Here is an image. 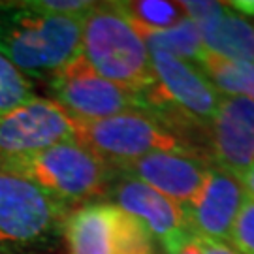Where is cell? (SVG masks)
Segmentation results:
<instances>
[{
  "label": "cell",
  "instance_id": "cell-1",
  "mask_svg": "<svg viewBox=\"0 0 254 254\" xmlns=\"http://www.w3.org/2000/svg\"><path fill=\"white\" fill-rule=\"evenodd\" d=\"M0 53L28 79H49L81 53V19L0 2Z\"/></svg>",
  "mask_w": 254,
  "mask_h": 254
},
{
  "label": "cell",
  "instance_id": "cell-2",
  "mask_svg": "<svg viewBox=\"0 0 254 254\" xmlns=\"http://www.w3.org/2000/svg\"><path fill=\"white\" fill-rule=\"evenodd\" d=\"M81 55L94 72L141 100L154 85L151 53L117 2H94L81 19Z\"/></svg>",
  "mask_w": 254,
  "mask_h": 254
},
{
  "label": "cell",
  "instance_id": "cell-3",
  "mask_svg": "<svg viewBox=\"0 0 254 254\" xmlns=\"http://www.w3.org/2000/svg\"><path fill=\"white\" fill-rule=\"evenodd\" d=\"M0 172L27 179L49 198L70 209L104 196L117 173L77 141H64L36 153L0 158Z\"/></svg>",
  "mask_w": 254,
  "mask_h": 254
},
{
  "label": "cell",
  "instance_id": "cell-4",
  "mask_svg": "<svg viewBox=\"0 0 254 254\" xmlns=\"http://www.w3.org/2000/svg\"><path fill=\"white\" fill-rule=\"evenodd\" d=\"M72 209L27 179L0 172V254H42L63 239Z\"/></svg>",
  "mask_w": 254,
  "mask_h": 254
},
{
  "label": "cell",
  "instance_id": "cell-5",
  "mask_svg": "<svg viewBox=\"0 0 254 254\" xmlns=\"http://www.w3.org/2000/svg\"><path fill=\"white\" fill-rule=\"evenodd\" d=\"M75 141L111 166L115 172L151 153L187 151L164 121L145 109L127 111L96 121L75 119Z\"/></svg>",
  "mask_w": 254,
  "mask_h": 254
},
{
  "label": "cell",
  "instance_id": "cell-6",
  "mask_svg": "<svg viewBox=\"0 0 254 254\" xmlns=\"http://www.w3.org/2000/svg\"><path fill=\"white\" fill-rule=\"evenodd\" d=\"M68 254H156L147 228L113 201L72 209L63 228Z\"/></svg>",
  "mask_w": 254,
  "mask_h": 254
},
{
  "label": "cell",
  "instance_id": "cell-7",
  "mask_svg": "<svg viewBox=\"0 0 254 254\" xmlns=\"http://www.w3.org/2000/svg\"><path fill=\"white\" fill-rule=\"evenodd\" d=\"M47 89L51 100L77 121H96L145 109L137 94L96 73L81 53L47 79Z\"/></svg>",
  "mask_w": 254,
  "mask_h": 254
},
{
  "label": "cell",
  "instance_id": "cell-8",
  "mask_svg": "<svg viewBox=\"0 0 254 254\" xmlns=\"http://www.w3.org/2000/svg\"><path fill=\"white\" fill-rule=\"evenodd\" d=\"M153 64L154 85L145 92V108L170 109L192 123L209 125L215 117L222 96L201 72L183 59L160 51H149Z\"/></svg>",
  "mask_w": 254,
  "mask_h": 254
},
{
  "label": "cell",
  "instance_id": "cell-9",
  "mask_svg": "<svg viewBox=\"0 0 254 254\" xmlns=\"http://www.w3.org/2000/svg\"><path fill=\"white\" fill-rule=\"evenodd\" d=\"M75 141V119L51 98L34 96L0 115V158L36 153Z\"/></svg>",
  "mask_w": 254,
  "mask_h": 254
},
{
  "label": "cell",
  "instance_id": "cell-10",
  "mask_svg": "<svg viewBox=\"0 0 254 254\" xmlns=\"http://www.w3.org/2000/svg\"><path fill=\"white\" fill-rule=\"evenodd\" d=\"M109 190L113 203L137 218L153 239L166 249V254H175L194 237L185 207L145 183L123 175V179L111 185Z\"/></svg>",
  "mask_w": 254,
  "mask_h": 254
},
{
  "label": "cell",
  "instance_id": "cell-11",
  "mask_svg": "<svg viewBox=\"0 0 254 254\" xmlns=\"http://www.w3.org/2000/svg\"><path fill=\"white\" fill-rule=\"evenodd\" d=\"M245 198L247 190L237 175L209 166L198 196L185 207L192 234L222 243L228 241Z\"/></svg>",
  "mask_w": 254,
  "mask_h": 254
},
{
  "label": "cell",
  "instance_id": "cell-12",
  "mask_svg": "<svg viewBox=\"0 0 254 254\" xmlns=\"http://www.w3.org/2000/svg\"><path fill=\"white\" fill-rule=\"evenodd\" d=\"M209 127L217 168L241 177L254 164V102L243 96H222Z\"/></svg>",
  "mask_w": 254,
  "mask_h": 254
},
{
  "label": "cell",
  "instance_id": "cell-13",
  "mask_svg": "<svg viewBox=\"0 0 254 254\" xmlns=\"http://www.w3.org/2000/svg\"><path fill=\"white\" fill-rule=\"evenodd\" d=\"M207 164L189 154V151L151 153L119 172L145 183L166 198L187 207L200 192Z\"/></svg>",
  "mask_w": 254,
  "mask_h": 254
},
{
  "label": "cell",
  "instance_id": "cell-14",
  "mask_svg": "<svg viewBox=\"0 0 254 254\" xmlns=\"http://www.w3.org/2000/svg\"><path fill=\"white\" fill-rule=\"evenodd\" d=\"M205 51L228 61L254 63V23L220 2L218 9L196 25Z\"/></svg>",
  "mask_w": 254,
  "mask_h": 254
},
{
  "label": "cell",
  "instance_id": "cell-15",
  "mask_svg": "<svg viewBox=\"0 0 254 254\" xmlns=\"http://www.w3.org/2000/svg\"><path fill=\"white\" fill-rule=\"evenodd\" d=\"M198 66L220 96H243L254 102V63L228 61L205 51Z\"/></svg>",
  "mask_w": 254,
  "mask_h": 254
},
{
  "label": "cell",
  "instance_id": "cell-16",
  "mask_svg": "<svg viewBox=\"0 0 254 254\" xmlns=\"http://www.w3.org/2000/svg\"><path fill=\"white\" fill-rule=\"evenodd\" d=\"M139 36L143 38L149 51H160L187 63H200V59L205 55L200 30L189 17L164 30L139 32Z\"/></svg>",
  "mask_w": 254,
  "mask_h": 254
},
{
  "label": "cell",
  "instance_id": "cell-17",
  "mask_svg": "<svg viewBox=\"0 0 254 254\" xmlns=\"http://www.w3.org/2000/svg\"><path fill=\"white\" fill-rule=\"evenodd\" d=\"M123 13L130 19L137 32H154L164 30L187 17L181 2L166 0H128L117 2Z\"/></svg>",
  "mask_w": 254,
  "mask_h": 254
},
{
  "label": "cell",
  "instance_id": "cell-18",
  "mask_svg": "<svg viewBox=\"0 0 254 254\" xmlns=\"http://www.w3.org/2000/svg\"><path fill=\"white\" fill-rule=\"evenodd\" d=\"M34 87L4 55L0 53V115L32 100Z\"/></svg>",
  "mask_w": 254,
  "mask_h": 254
},
{
  "label": "cell",
  "instance_id": "cell-19",
  "mask_svg": "<svg viewBox=\"0 0 254 254\" xmlns=\"http://www.w3.org/2000/svg\"><path fill=\"white\" fill-rule=\"evenodd\" d=\"M228 243L237 254H254V198L249 194L237 213Z\"/></svg>",
  "mask_w": 254,
  "mask_h": 254
},
{
  "label": "cell",
  "instance_id": "cell-20",
  "mask_svg": "<svg viewBox=\"0 0 254 254\" xmlns=\"http://www.w3.org/2000/svg\"><path fill=\"white\" fill-rule=\"evenodd\" d=\"M198 241H200L201 254H237L228 243H222V241L205 239V237H198Z\"/></svg>",
  "mask_w": 254,
  "mask_h": 254
},
{
  "label": "cell",
  "instance_id": "cell-21",
  "mask_svg": "<svg viewBox=\"0 0 254 254\" xmlns=\"http://www.w3.org/2000/svg\"><path fill=\"white\" fill-rule=\"evenodd\" d=\"M228 6L243 17H254V0H234V2H228Z\"/></svg>",
  "mask_w": 254,
  "mask_h": 254
},
{
  "label": "cell",
  "instance_id": "cell-22",
  "mask_svg": "<svg viewBox=\"0 0 254 254\" xmlns=\"http://www.w3.org/2000/svg\"><path fill=\"white\" fill-rule=\"evenodd\" d=\"M239 181H241L243 189L247 190V194H249L251 198H254V164L239 177Z\"/></svg>",
  "mask_w": 254,
  "mask_h": 254
},
{
  "label": "cell",
  "instance_id": "cell-23",
  "mask_svg": "<svg viewBox=\"0 0 254 254\" xmlns=\"http://www.w3.org/2000/svg\"><path fill=\"white\" fill-rule=\"evenodd\" d=\"M175 254H201V251H200V241H198V237L194 236L187 243V245L183 247V249H179Z\"/></svg>",
  "mask_w": 254,
  "mask_h": 254
}]
</instances>
